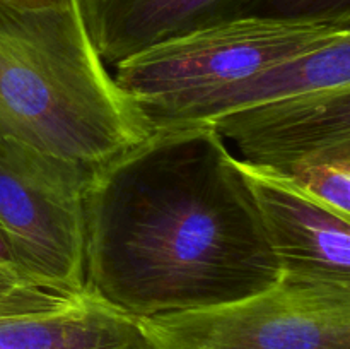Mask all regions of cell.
Returning <instances> with one entry per match:
<instances>
[{
	"label": "cell",
	"mask_w": 350,
	"mask_h": 349,
	"mask_svg": "<svg viewBox=\"0 0 350 349\" xmlns=\"http://www.w3.org/2000/svg\"><path fill=\"white\" fill-rule=\"evenodd\" d=\"M152 129L105 67L79 0H0V137L98 168Z\"/></svg>",
	"instance_id": "obj_2"
},
{
	"label": "cell",
	"mask_w": 350,
	"mask_h": 349,
	"mask_svg": "<svg viewBox=\"0 0 350 349\" xmlns=\"http://www.w3.org/2000/svg\"><path fill=\"white\" fill-rule=\"evenodd\" d=\"M142 325L156 349H350V286L282 276L243 300Z\"/></svg>",
	"instance_id": "obj_4"
},
{
	"label": "cell",
	"mask_w": 350,
	"mask_h": 349,
	"mask_svg": "<svg viewBox=\"0 0 350 349\" xmlns=\"http://www.w3.org/2000/svg\"><path fill=\"white\" fill-rule=\"evenodd\" d=\"M340 86H350V33L205 94L140 108L152 127L208 123L238 109Z\"/></svg>",
	"instance_id": "obj_8"
},
{
	"label": "cell",
	"mask_w": 350,
	"mask_h": 349,
	"mask_svg": "<svg viewBox=\"0 0 350 349\" xmlns=\"http://www.w3.org/2000/svg\"><path fill=\"white\" fill-rule=\"evenodd\" d=\"M81 296V294H79ZM77 296H62L0 272V315L36 313L65 307Z\"/></svg>",
	"instance_id": "obj_12"
},
{
	"label": "cell",
	"mask_w": 350,
	"mask_h": 349,
	"mask_svg": "<svg viewBox=\"0 0 350 349\" xmlns=\"http://www.w3.org/2000/svg\"><path fill=\"white\" fill-rule=\"evenodd\" d=\"M248 17L350 29V0H253Z\"/></svg>",
	"instance_id": "obj_11"
},
{
	"label": "cell",
	"mask_w": 350,
	"mask_h": 349,
	"mask_svg": "<svg viewBox=\"0 0 350 349\" xmlns=\"http://www.w3.org/2000/svg\"><path fill=\"white\" fill-rule=\"evenodd\" d=\"M0 272L9 274V276L17 277V279L21 281H26L23 277V274H21L19 263H17L16 255H14L12 252V246H10L9 240H7L2 228H0Z\"/></svg>",
	"instance_id": "obj_13"
},
{
	"label": "cell",
	"mask_w": 350,
	"mask_h": 349,
	"mask_svg": "<svg viewBox=\"0 0 350 349\" xmlns=\"http://www.w3.org/2000/svg\"><path fill=\"white\" fill-rule=\"evenodd\" d=\"M96 168L0 137V228L29 284L84 294V198Z\"/></svg>",
	"instance_id": "obj_3"
},
{
	"label": "cell",
	"mask_w": 350,
	"mask_h": 349,
	"mask_svg": "<svg viewBox=\"0 0 350 349\" xmlns=\"http://www.w3.org/2000/svg\"><path fill=\"white\" fill-rule=\"evenodd\" d=\"M238 161L282 276L350 286V216L273 171Z\"/></svg>",
	"instance_id": "obj_7"
},
{
	"label": "cell",
	"mask_w": 350,
	"mask_h": 349,
	"mask_svg": "<svg viewBox=\"0 0 350 349\" xmlns=\"http://www.w3.org/2000/svg\"><path fill=\"white\" fill-rule=\"evenodd\" d=\"M350 29L238 19L156 44L120 62L116 84L140 106L185 101L303 55Z\"/></svg>",
	"instance_id": "obj_5"
},
{
	"label": "cell",
	"mask_w": 350,
	"mask_h": 349,
	"mask_svg": "<svg viewBox=\"0 0 350 349\" xmlns=\"http://www.w3.org/2000/svg\"><path fill=\"white\" fill-rule=\"evenodd\" d=\"M253 0H79L103 62L118 65L156 44L245 19Z\"/></svg>",
	"instance_id": "obj_9"
},
{
	"label": "cell",
	"mask_w": 350,
	"mask_h": 349,
	"mask_svg": "<svg viewBox=\"0 0 350 349\" xmlns=\"http://www.w3.org/2000/svg\"><path fill=\"white\" fill-rule=\"evenodd\" d=\"M282 277L239 161L212 123L154 127L94 170L84 291L144 318L265 291Z\"/></svg>",
	"instance_id": "obj_1"
},
{
	"label": "cell",
	"mask_w": 350,
	"mask_h": 349,
	"mask_svg": "<svg viewBox=\"0 0 350 349\" xmlns=\"http://www.w3.org/2000/svg\"><path fill=\"white\" fill-rule=\"evenodd\" d=\"M0 349H156L142 320L84 293L65 307L0 315Z\"/></svg>",
	"instance_id": "obj_10"
},
{
	"label": "cell",
	"mask_w": 350,
	"mask_h": 349,
	"mask_svg": "<svg viewBox=\"0 0 350 349\" xmlns=\"http://www.w3.org/2000/svg\"><path fill=\"white\" fill-rule=\"evenodd\" d=\"M17 2H31V3H55V2H65V0H17Z\"/></svg>",
	"instance_id": "obj_14"
},
{
	"label": "cell",
	"mask_w": 350,
	"mask_h": 349,
	"mask_svg": "<svg viewBox=\"0 0 350 349\" xmlns=\"http://www.w3.org/2000/svg\"><path fill=\"white\" fill-rule=\"evenodd\" d=\"M243 161L350 216V86L317 89L208 122Z\"/></svg>",
	"instance_id": "obj_6"
}]
</instances>
